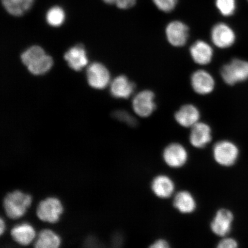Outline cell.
<instances>
[{
  "label": "cell",
  "mask_w": 248,
  "mask_h": 248,
  "mask_svg": "<svg viewBox=\"0 0 248 248\" xmlns=\"http://www.w3.org/2000/svg\"><path fill=\"white\" fill-rule=\"evenodd\" d=\"M31 202V195L20 191L16 190L8 194L3 202L6 215L11 219L19 218L26 212Z\"/></svg>",
  "instance_id": "cell-1"
},
{
  "label": "cell",
  "mask_w": 248,
  "mask_h": 248,
  "mask_svg": "<svg viewBox=\"0 0 248 248\" xmlns=\"http://www.w3.org/2000/svg\"><path fill=\"white\" fill-rule=\"evenodd\" d=\"M223 80L228 85H234L248 79V62L234 59L221 69Z\"/></svg>",
  "instance_id": "cell-2"
},
{
  "label": "cell",
  "mask_w": 248,
  "mask_h": 248,
  "mask_svg": "<svg viewBox=\"0 0 248 248\" xmlns=\"http://www.w3.org/2000/svg\"><path fill=\"white\" fill-rule=\"evenodd\" d=\"M213 157L219 165L230 167L238 159L239 150L233 142L228 140L217 142L213 147Z\"/></svg>",
  "instance_id": "cell-3"
},
{
  "label": "cell",
  "mask_w": 248,
  "mask_h": 248,
  "mask_svg": "<svg viewBox=\"0 0 248 248\" xmlns=\"http://www.w3.org/2000/svg\"><path fill=\"white\" fill-rule=\"evenodd\" d=\"M154 93L150 90H144L136 94L133 97L132 106L133 111L140 117H150L156 110Z\"/></svg>",
  "instance_id": "cell-4"
},
{
  "label": "cell",
  "mask_w": 248,
  "mask_h": 248,
  "mask_svg": "<svg viewBox=\"0 0 248 248\" xmlns=\"http://www.w3.org/2000/svg\"><path fill=\"white\" fill-rule=\"evenodd\" d=\"M63 212L60 200L56 198H48L40 202L36 210V215L43 221L49 223L57 222Z\"/></svg>",
  "instance_id": "cell-5"
},
{
  "label": "cell",
  "mask_w": 248,
  "mask_h": 248,
  "mask_svg": "<svg viewBox=\"0 0 248 248\" xmlns=\"http://www.w3.org/2000/svg\"><path fill=\"white\" fill-rule=\"evenodd\" d=\"M210 38L213 45L217 48L225 49L234 44L236 36L230 26L225 23H219L212 28Z\"/></svg>",
  "instance_id": "cell-6"
},
{
  "label": "cell",
  "mask_w": 248,
  "mask_h": 248,
  "mask_svg": "<svg viewBox=\"0 0 248 248\" xmlns=\"http://www.w3.org/2000/svg\"><path fill=\"white\" fill-rule=\"evenodd\" d=\"M167 41L175 47H181L186 45L189 38V29L181 21H170L166 28Z\"/></svg>",
  "instance_id": "cell-7"
},
{
  "label": "cell",
  "mask_w": 248,
  "mask_h": 248,
  "mask_svg": "<svg viewBox=\"0 0 248 248\" xmlns=\"http://www.w3.org/2000/svg\"><path fill=\"white\" fill-rule=\"evenodd\" d=\"M87 79L93 88L103 89L109 84L110 73L107 68L98 62L90 64L86 70Z\"/></svg>",
  "instance_id": "cell-8"
},
{
  "label": "cell",
  "mask_w": 248,
  "mask_h": 248,
  "mask_svg": "<svg viewBox=\"0 0 248 248\" xmlns=\"http://www.w3.org/2000/svg\"><path fill=\"white\" fill-rule=\"evenodd\" d=\"M192 89L197 94L205 95L212 93L215 89L214 77L205 70H198L192 74L190 78Z\"/></svg>",
  "instance_id": "cell-9"
},
{
  "label": "cell",
  "mask_w": 248,
  "mask_h": 248,
  "mask_svg": "<svg viewBox=\"0 0 248 248\" xmlns=\"http://www.w3.org/2000/svg\"><path fill=\"white\" fill-rule=\"evenodd\" d=\"M188 153L185 147L179 143L170 144L164 149L163 158L167 165L173 169L181 168L188 160Z\"/></svg>",
  "instance_id": "cell-10"
},
{
  "label": "cell",
  "mask_w": 248,
  "mask_h": 248,
  "mask_svg": "<svg viewBox=\"0 0 248 248\" xmlns=\"http://www.w3.org/2000/svg\"><path fill=\"white\" fill-rule=\"evenodd\" d=\"M233 220L234 215L231 211L226 209H220L211 222V229L218 236L225 237L231 231Z\"/></svg>",
  "instance_id": "cell-11"
},
{
  "label": "cell",
  "mask_w": 248,
  "mask_h": 248,
  "mask_svg": "<svg viewBox=\"0 0 248 248\" xmlns=\"http://www.w3.org/2000/svg\"><path fill=\"white\" fill-rule=\"evenodd\" d=\"M190 54L195 63L200 66H206L213 60L214 50L209 43L198 40L191 46Z\"/></svg>",
  "instance_id": "cell-12"
},
{
  "label": "cell",
  "mask_w": 248,
  "mask_h": 248,
  "mask_svg": "<svg viewBox=\"0 0 248 248\" xmlns=\"http://www.w3.org/2000/svg\"><path fill=\"white\" fill-rule=\"evenodd\" d=\"M189 140L191 144L195 148L205 147L212 141V129L208 124L198 122L191 127Z\"/></svg>",
  "instance_id": "cell-13"
},
{
  "label": "cell",
  "mask_w": 248,
  "mask_h": 248,
  "mask_svg": "<svg viewBox=\"0 0 248 248\" xmlns=\"http://www.w3.org/2000/svg\"><path fill=\"white\" fill-rule=\"evenodd\" d=\"M174 117L179 125L185 128H191L200 122L201 113L194 105L186 104L176 111Z\"/></svg>",
  "instance_id": "cell-14"
},
{
  "label": "cell",
  "mask_w": 248,
  "mask_h": 248,
  "mask_svg": "<svg viewBox=\"0 0 248 248\" xmlns=\"http://www.w3.org/2000/svg\"><path fill=\"white\" fill-rule=\"evenodd\" d=\"M135 83L125 76H119L110 83V93L114 98L128 99L134 93Z\"/></svg>",
  "instance_id": "cell-15"
},
{
  "label": "cell",
  "mask_w": 248,
  "mask_h": 248,
  "mask_svg": "<svg viewBox=\"0 0 248 248\" xmlns=\"http://www.w3.org/2000/svg\"><path fill=\"white\" fill-rule=\"evenodd\" d=\"M71 69L76 71L81 70L88 63L87 53L82 45H77L70 48L64 55Z\"/></svg>",
  "instance_id": "cell-16"
},
{
  "label": "cell",
  "mask_w": 248,
  "mask_h": 248,
  "mask_svg": "<svg viewBox=\"0 0 248 248\" xmlns=\"http://www.w3.org/2000/svg\"><path fill=\"white\" fill-rule=\"evenodd\" d=\"M175 184L169 176L160 175L156 176L152 182V191L160 198H170L175 190Z\"/></svg>",
  "instance_id": "cell-17"
},
{
  "label": "cell",
  "mask_w": 248,
  "mask_h": 248,
  "mask_svg": "<svg viewBox=\"0 0 248 248\" xmlns=\"http://www.w3.org/2000/svg\"><path fill=\"white\" fill-rule=\"evenodd\" d=\"M173 204L175 209L183 214L193 213L197 208L193 195L187 191H181L176 194Z\"/></svg>",
  "instance_id": "cell-18"
},
{
  "label": "cell",
  "mask_w": 248,
  "mask_h": 248,
  "mask_svg": "<svg viewBox=\"0 0 248 248\" xmlns=\"http://www.w3.org/2000/svg\"><path fill=\"white\" fill-rule=\"evenodd\" d=\"M11 234L13 239L22 246H28L35 237V232L32 226L28 223L15 226Z\"/></svg>",
  "instance_id": "cell-19"
},
{
  "label": "cell",
  "mask_w": 248,
  "mask_h": 248,
  "mask_svg": "<svg viewBox=\"0 0 248 248\" xmlns=\"http://www.w3.org/2000/svg\"><path fill=\"white\" fill-rule=\"evenodd\" d=\"M44 49L39 46H33L26 49L21 55V60L23 63L30 69L40 63L45 57Z\"/></svg>",
  "instance_id": "cell-20"
},
{
  "label": "cell",
  "mask_w": 248,
  "mask_h": 248,
  "mask_svg": "<svg viewBox=\"0 0 248 248\" xmlns=\"http://www.w3.org/2000/svg\"><path fill=\"white\" fill-rule=\"evenodd\" d=\"M3 7L9 14L21 16L29 11L35 0H1Z\"/></svg>",
  "instance_id": "cell-21"
},
{
  "label": "cell",
  "mask_w": 248,
  "mask_h": 248,
  "mask_svg": "<svg viewBox=\"0 0 248 248\" xmlns=\"http://www.w3.org/2000/svg\"><path fill=\"white\" fill-rule=\"evenodd\" d=\"M60 237L54 232L45 229L39 232L38 239L34 244V247L42 248H57L60 247Z\"/></svg>",
  "instance_id": "cell-22"
},
{
  "label": "cell",
  "mask_w": 248,
  "mask_h": 248,
  "mask_svg": "<svg viewBox=\"0 0 248 248\" xmlns=\"http://www.w3.org/2000/svg\"><path fill=\"white\" fill-rule=\"evenodd\" d=\"M64 20L65 12L63 9L58 6L51 8L46 12V23L51 27H60L63 24Z\"/></svg>",
  "instance_id": "cell-23"
},
{
  "label": "cell",
  "mask_w": 248,
  "mask_h": 248,
  "mask_svg": "<svg viewBox=\"0 0 248 248\" xmlns=\"http://www.w3.org/2000/svg\"><path fill=\"white\" fill-rule=\"evenodd\" d=\"M216 5L220 14L224 16H230L234 13L235 0H216Z\"/></svg>",
  "instance_id": "cell-24"
},
{
  "label": "cell",
  "mask_w": 248,
  "mask_h": 248,
  "mask_svg": "<svg viewBox=\"0 0 248 248\" xmlns=\"http://www.w3.org/2000/svg\"><path fill=\"white\" fill-rule=\"evenodd\" d=\"M111 116L114 119L125 123L130 126L135 127L138 125V121L136 118L125 110H118L114 111L111 114Z\"/></svg>",
  "instance_id": "cell-25"
},
{
  "label": "cell",
  "mask_w": 248,
  "mask_h": 248,
  "mask_svg": "<svg viewBox=\"0 0 248 248\" xmlns=\"http://www.w3.org/2000/svg\"><path fill=\"white\" fill-rule=\"evenodd\" d=\"M153 2L158 9L165 13L172 12L177 4V0H153Z\"/></svg>",
  "instance_id": "cell-26"
},
{
  "label": "cell",
  "mask_w": 248,
  "mask_h": 248,
  "mask_svg": "<svg viewBox=\"0 0 248 248\" xmlns=\"http://www.w3.org/2000/svg\"><path fill=\"white\" fill-rule=\"evenodd\" d=\"M217 247L219 248H235L238 247V243L233 238H225L219 241Z\"/></svg>",
  "instance_id": "cell-27"
},
{
  "label": "cell",
  "mask_w": 248,
  "mask_h": 248,
  "mask_svg": "<svg viewBox=\"0 0 248 248\" xmlns=\"http://www.w3.org/2000/svg\"><path fill=\"white\" fill-rule=\"evenodd\" d=\"M137 0H115L114 4L118 8L128 9L132 8L136 4Z\"/></svg>",
  "instance_id": "cell-28"
},
{
  "label": "cell",
  "mask_w": 248,
  "mask_h": 248,
  "mask_svg": "<svg viewBox=\"0 0 248 248\" xmlns=\"http://www.w3.org/2000/svg\"><path fill=\"white\" fill-rule=\"evenodd\" d=\"M150 247L152 248H167L170 247V245L166 240L159 239L155 241Z\"/></svg>",
  "instance_id": "cell-29"
},
{
  "label": "cell",
  "mask_w": 248,
  "mask_h": 248,
  "mask_svg": "<svg viewBox=\"0 0 248 248\" xmlns=\"http://www.w3.org/2000/svg\"><path fill=\"white\" fill-rule=\"evenodd\" d=\"M5 229V224L4 221H3V219L1 218L0 219V234L1 235L2 234L3 232H4Z\"/></svg>",
  "instance_id": "cell-30"
},
{
  "label": "cell",
  "mask_w": 248,
  "mask_h": 248,
  "mask_svg": "<svg viewBox=\"0 0 248 248\" xmlns=\"http://www.w3.org/2000/svg\"><path fill=\"white\" fill-rule=\"evenodd\" d=\"M102 1L106 3V4L110 5L114 4V2H115V0H102Z\"/></svg>",
  "instance_id": "cell-31"
}]
</instances>
